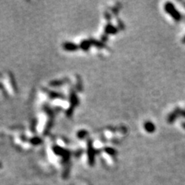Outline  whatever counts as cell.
Listing matches in <instances>:
<instances>
[{
    "label": "cell",
    "instance_id": "cell-1",
    "mask_svg": "<svg viewBox=\"0 0 185 185\" xmlns=\"http://www.w3.org/2000/svg\"><path fill=\"white\" fill-rule=\"evenodd\" d=\"M146 129H147V130L149 132H153L154 130L155 127L154 126L153 124H151V123H147L146 124Z\"/></svg>",
    "mask_w": 185,
    "mask_h": 185
}]
</instances>
